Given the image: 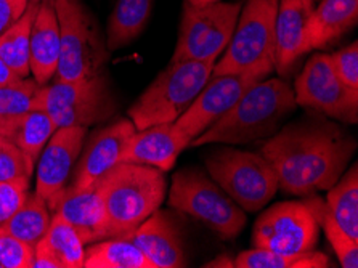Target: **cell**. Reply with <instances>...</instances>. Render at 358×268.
<instances>
[{
    "mask_svg": "<svg viewBox=\"0 0 358 268\" xmlns=\"http://www.w3.org/2000/svg\"><path fill=\"white\" fill-rule=\"evenodd\" d=\"M357 140L336 121L312 111L276 130L260 148L275 169L278 190L292 196L328 191L345 172Z\"/></svg>",
    "mask_w": 358,
    "mask_h": 268,
    "instance_id": "cell-1",
    "label": "cell"
},
{
    "mask_svg": "<svg viewBox=\"0 0 358 268\" xmlns=\"http://www.w3.org/2000/svg\"><path fill=\"white\" fill-rule=\"evenodd\" d=\"M294 90L281 78L262 79L248 87L224 116L196 136L189 146L248 145L267 140L296 109Z\"/></svg>",
    "mask_w": 358,
    "mask_h": 268,
    "instance_id": "cell-2",
    "label": "cell"
},
{
    "mask_svg": "<svg viewBox=\"0 0 358 268\" xmlns=\"http://www.w3.org/2000/svg\"><path fill=\"white\" fill-rule=\"evenodd\" d=\"M111 238H130L158 211L167 195L164 172L134 162H119L96 180Z\"/></svg>",
    "mask_w": 358,
    "mask_h": 268,
    "instance_id": "cell-3",
    "label": "cell"
},
{
    "mask_svg": "<svg viewBox=\"0 0 358 268\" xmlns=\"http://www.w3.org/2000/svg\"><path fill=\"white\" fill-rule=\"evenodd\" d=\"M59 59L53 80H79L106 73L110 50L95 15L83 0H55Z\"/></svg>",
    "mask_w": 358,
    "mask_h": 268,
    "instance_id": "cell-4",
    "label": "cell"
},
{
    "mask_svg": "<svg viewBox=\"0 0 358 268\" xmlns=\"http://www.w3.org/2000/svg\"><path fill=\"white\" fill-rule=\"evenodd\" d=\"M215 63L169 62L138 100L129 108L127 118L137 130L162 122H176L208 84Z\"/></svg>",
    "mask_w": 358,
    "mask_h": 268,
    "instance_id": "cell-5",
    "label": "cell"
},
{
    "mask_svg": "<svg viewBox=\"0 0 358 268\" xmlns=\"http://www.w3.org/2000/svg\"><path fill=\"white\" fill-rule=\"evenodd\" d=\"M276 8L278 0H248L213 76L260 73L268 78L273 73Z\"/></svg>",
    "mask_w": 358,
    "mask_h": 268,
    "instance_id": "cell-6",
    "label": "cell"
},
{
    "mask_svg": "<svg viewBox=\"0 0 358 268\" xmlns=\"http://www.w3.org/2000/svg\"><path fill=\"white\" fill-rule=\"evenodd\" d=\"M169 206L204 223L225 241L235 239L248 222L246 212L198 167L182 169L173 175Z\"/></svg>",
    "mask_w": 358,
    "mask_h": 268,
    "instance_id": "cell-7",
    "label": "cell"
},
{
    "mask_svg": "<svg viewBox=\"0 0 358 268\" xmlns=\"http://www.w3.org/2000/svg\"><path fill=\"white\" fill-rule=\"evenodd\" d=\"M209 177L244 212H259L278 191V177L260 153L215 148L204 157Z\"/></svg>",
    "mask_w": 358,
    "mask_h": 268,
    "instance_id": "cell-8",
    "label": "cell"
},
{
    "mask_svg": "<svg viewBox=\"0 0 358 268\" xmlns=\"http://www.w3.org/2000/svg\"><path fill=\"white\" fill-rule=\"evenodd\" d=\"M37 109H43L57 127H87L113 118L117 100L106 73L79 80H53L42 85Z\"/></svg>",
    "mask_w": 358,
    "mask_h": 268,
    "instance_id": "cell-9",
    "label": "cell"
},
{
    "mask_svg": "<svg viewBox=\"0 0 358 268\" xmlns=\"http://www.w3.org/2000/svg\"><path fill=\"white\" fill-rule=\"evenodd\" d=\"M241 3L217 2L193 7L183 0L180 29L171 62L217 63L235 31Z\"/></svg>",
    "mask_w": 358,
    "mask_h": 268,
    "instance_id": "cell-10",
    "label": "cell"
},
{
    "mask_svg": "<svg viewBox=\"0 0 358 268\" xmlns=\"http://www.w3.org/2000/svg\"><path fill=\"white\" fill-rule=\"evenodd\" d=\"M294 98L297 106L317 111L333 121H358V90L338 78L327 53L313 55L306 63L296 79Z\"/></svg>",
    "mask_w": 358,
    "mask_h": 268,
    "instance_id": "cell-11",
    "label": "cell"
},
{
    "mask_svg": "<svg viewBox=\"0 0 358 268\" xmlns=\"http://www.w3.org/2000/svg\"><path fill=\"white\" fill-rule=\"evenodd\" d=\"M320 225L306 201L278 202L262 212L254 223L252 246L281 254L313 251Z\"/></svg>",
    "mask_w": 358,
    "mask_h": 268,
    "instance_id": "cell-12",
    "label": "cell"
},
{
    "mask_svg": "<svg viewBox=\"0 0 358 268\" xmlns=\"http://www.w3.org/2000/svg\"><path fill=\"white\" fill-rule=\"evenodd\" d=\"M265 79L260 73H240L210 76L194 101L176 121V125L192 141L224 116L240 100V97L254 82Z\"/></svg>",
    "mask_w": 358,
    "mask_h": 268,
    "instance_id": "cell-13",
    "label": "cell"
},
{
    "mask_svg": "<svg viewBox=\"0 0 358 268\" xmlns=\"http://www.w3.org/2000/svg\"><path fill=\"white\" fill-rule=\"evenodd\" d=\"M85 139L87 127H58L36 162V193L47 201L50 212L66 188Z\"/></svg>",
    "mask_w": 358,
    "mask_h": 268,
    "instance_id": "cell-14",
    "label": "cell"
},
{
    "mask_svg": "<svg viewBox=\"0 0 358 268\" xmlns=\"http://www.w3.org/2000/svg\"><path fill=\"white\" fill-rule=\"evenodd\" d=\"M135 125L127 118L117 119L106 127H101L89 136L83 148L79 162L73 171L71 188H85L95 183L101 175L121 162L124 148L130 136L135 134ZM68 187V185H66Z\"/></svg>",
    "mask_w": 358,
    "mask_h": 268,
    "instance_id": "cell-15",
    "label": "cell"
},
{
    "mask_svg": "<svg viewBox=\"0 0 358 268\" xmlns=\"http://www.w3.org/2000/svg\"><path fill=\"white\" fill-rule=\"evenodd\" d=\"M317 0H278L275 20V71L281 79H289L307 55V23Z\"/></svg>",
    "mask_w": 358,
    "mask_h": 268,
    "instance_id": "cell-16",
    "label": "cell"
},
{
    "mask_svg": "<svg viewBox=\"0 0 358 268\" xmlns=\"http://www.w3.org/2000/svg\"><path fill=\"white\" fill-rule=\"evenodd\" d=\"M192 143V139L176 122H162L143 130H135L124 148L121 162H134L169 172L178 156Z\"/></svg>",
    "mask_w": 358,
    "mask_h": 268,
    "instance_id": "cell-17",
    "label": "cell"
},
{
    "mask_svg": "<svg viewBox=\"0 0 358 268\" xmlns=\"http://www.w3.org/2000/svg\"><path fill=\"white\" fill-rule=\"evenodd\" d=\"M129 239L148 257L155 268H183L188 265L182 230L169 211H155Z\"/></svg>",
    "mask_w": 358,
    "mask_h": 268,
    "instance_id": "cell-18",
    "label": "cell"
},
{
    "mask_svg": "<svg viewBox=\"0 0 358 268\" xmlns=\"http://www.w3.org/2000/svg\"><path fill=\"white\" fill-rule=\"evenodd\" d=\"M52 212L66 220L85 246L111 238L96 182L85 188H64Z\"/></svg>",
    "mask_w": 358,
    "mask_h": 268,
    "instance_id": "cell-19",
    "label": "cell"
},
{
    "mask_svg": "<svg viewBox=\"0 0 358 268\" xmlns=\"http://www.w3.org/2000/svg\"><path fill=\"white\" fill-rule=\"evenodd\" d=\"M59 59V23L55 0H42L37 7L31 29L29 66L39 85L50 84Z\"/></svg>",
    "mask_w": 358,
    "mask_h": 268,
    "instance_id": "cell-20",
    "label": "cell"
},
{
    "mask_svg": "<svg viewBox=\"0 0 358 268\" xmlns=\"http://www.w3.org/2000/svg\"><path fill=\"white\" fill-rule=\"evenodd\" d=\"M358 21V0H322L307 23L306 48L323 50L339 41Z\"/></svg>",
    "mask_w": 358,
    "mask_h": 268,
    "instance_id": "cell-21",
    "label": "cell"
},
{
    "mask_svg": "<svg viewBox=\"0 0 358 268\" xmlns=\"http://www.w3.org/2000/svg\"><path fill=\"white\" fill-rule=\"evenodd\" d=\"M57 129V124L43 109H32L21 116L0 121V135L13 141L32 167Z\"/></svg>",
    "mask_w": 358,
    "mask_h": 268,
    "instance_id": "cell-22",
    "label": "cell"
},
{
    "mask_svg": "<svg viewBox=\"0 0 358 268\" xmlns=\"http://www.w3.org/2000/svg\"><path fill=\"white\" fill-rule=\"evenodd\" d=\"M155 0H116L106 23V47L110 52L124 48L143 34L151 18Z\"/></svg>",
    "mask_w": 358,
    "mask_h": 268,
    "instance_id": "cell-23",
    "label": "cell"
},
{
    "mask_svg": "<svg viewBox=\"0 0 358 268\" xmlns=\"http://www.w3.org/2000/svg\"><path fill=\"white\" fill-rule=\"evenodd\" d=\"M84 268H155L129 238H108L85 248Z\"/></svg>",
    "mask_w": 358,
    "mask_h": 268,
    "instance_id": "cell-24",
    "label": "cell"
},
{
    "mask_svg": "<svg viewBox=\"0 0 358 268\" xmlns=\"http://www.w3.org/2000/svg\"><path fill=\"white\" fill-rule=\"evenodd\" d=\"M347 171V169H345ZM329 214L336 223L358 241V166L354 164L350 171L344 172L333 187L328 190L327 202Z\"/></svg>",
    "mask_w": 358,
    "mask_h": 268,
    "instance_id": "cell-25",
    "label": "cell"
},
{
    "mask_svg": "<svg viewBox=\"0 0 358 268\" xmlns=\"http://www.w3.org/2000/svg\"><path fill=\"white\" fill-rule=\"evenodd\" d=\"M39 3H28L24 13L0 36V58L12 68L20 78H29V42L31 29Z\"/></svg>",
    "mask_w": 358,
    "mask_h": 268,
    "instance_id": "cell-26",
    "label": "cell"
},
{
    "mask_svg": "<svg viewBox=\"0 0 358 268\" xmlns=\"http://www.w3.org/2000/svg\"><path fill=\"white\" fill-rule=\"evenodd\" d=\"M52 216L47 201L36 193H28L23 206L15 214L7 218L0 227H3L21 241L36 246V243L45 234L50 225Z\"/></svg>",
    "mask_w": 358,
    "mask_h": 268,
    "instance_id": "cell-27",
    "label": "cell"
},
{
    "mask_svg": "<svg viewBox=\"0 0 358 268\" xmlns=\"http://www.w3.org/2000/svg\"><path fill=\"white\" fill-rule=\"evenodd\" d=\"M329 264V257L315 249L301 254H281L252 248L243 251L233 260L235 268H328Z\"/></svg>",
    "mask_w": 358,
    "mask_h": 268,
    "instance_id": "cell-28",
    "label": "cell"
},
{
    "mask_svg": "<svg viewBox=\"0 0 358 268\" xmlns=\"http://www.w3.org/2000/svg\"><path fill=\"white\" fill-rule=\"evenodd\" d=\"M41 239L57 257L62 268H84L85 244L76 230L62 217L53 214L50 225Z\"/></svg>",
    "mask_w": 358,
    "mask_h": 268,
    "instance_id": "cell-29",
    "label": "cell"
},
{
    "mask_svg": "<svg viewBox=\"0 0 358 268\" xmlns=\"http://www.w3.org/2000/svg\"><path fill=\"white\" fill-rule=\"evenodd\" d=\"M307 206L310 207L313 216H315L320 227L327 234V239L331 248H333L336 257H338L341 267L344 268H357L358 267V241H354L343 228H341L333 216L329 214L327 204L322 198L315 195L306 196Z\"/></svg>",
    "mask_w": 358,
    "mask_h": 268,
    "instance_id": "cell-30",
    "label": "cell"
},
{
    "mask_svg": "<svg viewBox=\"0 0 358 268\" xmlns=\"http://www.w3.org/2000/svg\"><path fill=\"white\" fill-rule=\"evenodd\" d=\"M41 87L34 79H18L13 84L0 87V121L37 109Z\"/></svg>",
    "mask_w": 358,
    "mask_h": 268,
    "instance_id": "cell-31",
    "label": "cell"
},
{
    "mask_svg": "<svg viewBox=\"0 0 358 268\" xmlns=\"http://www.w3.org/2000/svg\"><path fill=\"white\" fill-rule=\"evenodd\" d=\"M32 265H34V246L21 241L0 227V267L32 268Z\"/></svg>",
    "mask_w": 358,
    "mask_h": 268,
    "instance_id": "cell-32",
    "label": "cell"
},
{
    "mask_svg": "<svg viewBox=\"0 0 358 268\" xmlns=\"http://www.w3.org/2000/svg\"><path fill=\"white\" fill-rule=\"evenodd\" d=\"M34 167L13 141L0 135V182L18 177L31 178Z\"/></svg>",
    "mask_w": 358,
    "mask_h": 268,
    "instance_id": "cell-33",
    "label": "cell"
},
{
    "mask_svg": "<svg viewBox=\"0 0 358 268\" xmlns=\"http://www.w3.org/2000/svg\"><path fill=\"white\" fill-rule=\"evenodd\" d=\"M29 193V178L18 177L0 182V223L12 217L23 206Z\"/></svg>",
    "mask_w": 358,
    "mask_h": 268,
    "instance_id": "cell-34",
    "label": "cell"
},
{
    "mask_svg": "<svg viewBox=\"0 0 358 268\" xmlns=\"http://www.w3.org/2000/svg\"><path fill=\"white\" fill-rule=\"evenodd\" d=\"M334 73L345 85L358 90V42L329 55Z\"/></svg>",
    "mask_w": 358,
    "mask_h": 268,
    "instance_id": "cell-35",
    "label": "cell"
},
{
    "mask_svg": "<svg viewBox=\"0 0 358 268\" xmlns=\"http://www.w3.org/2000/svg\"><path fill=\"white\" fill-rule=\"evenodd\" d=\"M29 0H0V36L24 13Z\"/></svg>",
    "mask_w": 358,
    "mask_h": 268,
    "instance_id": "cell-36",
    "label": "cell"
},
{
    "mask_svg": "<svg viewBox=\"0 0 358 268\" xmlns=\"http://www.w3.org/2000/svg\"><path fill=\"white\" fill-rule=\"evenodd\" d=\"M18 79H24V78H20V76L8 66L2 58H0V87L13 84V82H16Z\"/></svg>",
    "mask_w": 358,
    "mask_h": 268,
    "instance_id": "cell-37",
    "label": "cell"
},
{
    "mask_svg": "<svg viewBox=\"0 0 358 268\" xmlns=\"http://www.w3.org/2000/svg\"><path fill=\"white\" fill-rule=\"evenodd\" d=\"M189 5H193V7H206V5H210V3H217L220 2V0H187Z\"/></svg>",
    "mask_w": 358,
    "mask_h": 268,
    "instance_id": "cell-38",
    "label": "cell"
},
{
    "mask_svg": "<svg viewBox=\"0 0 358 268\" xmlns=\"http://www.w3.org/2000/svg\"><path fill=\"white\" fill-rule=\"evenodd\" d=\"M29 2H31V3H41L42 0H29Z\"/></svg>",
    "mask_w": 358,
    "mask_h": 268,
    "instance_id": "cell-39",
    "label": "cell"
},
{
    "mask_svg": "<svg viewBox=\"0 0 358 268\" xmlns=\"http://www.w3.org/2000/svg\"><path fill=\"white\" fill-rule=\"evenodd\" d=\"M0 268H2V267H0Z\"/></svg>",
    "mask_w": 358,
    "mask_h": 268,
    "instance_id": "cell-40",
    "label": "cell"
}]
</instances>
